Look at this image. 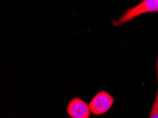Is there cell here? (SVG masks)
Here are the masks:
<instances>
[{
  "label": "cell",
  "mask_w": 158,
  "mask_h": 118,
  "mask_svg": "<svg viewBox=\"0 0 158 118\" xmlns=\"http://www.w3.org/2000/svg\"><path fill=\"white\" fill-rule=\"evenodd\" d=\"M149 12H158V0H145L136 6L128 9L118 19L116 25H122L136 16Z\"/></svg>",
  "instance_id": "obj_1"
},
{
  "label": "cell",
  "mask_w": 158,
  "mask_h": 118,
  "mask_svg": "<svg viewBox=\"0 0 158 118\" xmlns=\"http://www.w3.org/2000/svg\"><path fill=\"white\" fill-rule=\"evenodd\" d=\"M114 100L111 95L106 91H102L93 98L89 105L93 114L100 115L106 112L114 104Z\"/></svg>",
  "instance_id": "obj_2"
},
{
  "label": "cell",
  "mask_w": 158,
  "mask_h": 118,
  "mask_svg": "<svg viewBox=\"0 0 158 118\" xmlns=\"http://www.w3.org/2000/svg\"><path fill=\"white\" fill-rule=\"evenodd\" d=\"M90 111L89 105L77 97L71 100L67 108V112L73 118H89Z\"/></svg>",
  "instance_id": "obj_3"
},
{
  "label": "cell",
  "mask_w": 158,
  "mask_h": 118,
  "mask_svg": "<svg viewBox=\"0 0 158 118\" xmlns=\"http://www.w3.org/2000/svg\"><path fill=\"white\" fill-rule=\"evenodd\" d=\"M149 118H158V90L157 91L155 99L153 103Z\"/></svg>",
  "instance_id": "obj_4"
},
{
  "label": "cell",
  "mask_w": 158,
  "mask_h": 118,
  "mask_svg": "<svg viewBox=\"0 0 158 118\" xmlns=\"http://www.w3.org/2000/svg\"><path fill=\"white\" fill-rule=\"evenodd\" d=\"M157 81H158V59L157 62Z\"/></svg>",
  "instance_id": "obj_5"
}]
</instances>
